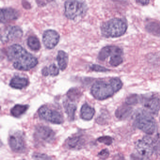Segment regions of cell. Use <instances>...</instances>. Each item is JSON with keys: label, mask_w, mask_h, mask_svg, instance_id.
<instances>
[{"label": "cell", "mask_w": 160, "mask_h": 160, "mask_svg": "<svg viewBox=\"0 0 160 160\" xmlns=\"http://www.w3.org/2000/svg\"><path fill=\"white\" fill-rule=\"evenodd\" d=\"M153 147L154 153L160 157V133L157 134L153 139Z\"/></svg>", "instance_id": "cell-26"}, {"label": "cell", "mask_w": 160, "mask_h": 160, "mask_svg": "<svg viewBox=\"0 0 160 160\" xmlns=\"http://www.w3.org/2000/svg\"><path fill=\"white\" fill-rule=\"evenodd\" d=\"M9 144L11 149L16 153H21L26 149L25 141L21 132H18L10 135Z\"/></svg>", "instance_id": "cell-9"}, {"label": "cell", "mask_w": 160, "mask_h": 160, "mask_svg": "<svg viewBox=\"0 0 160 160\" xmlns=\"http://www.w3.org/2000/svg\"><path fill=\"white\" fill-rule=\"evenodd\" d=\"M139 1V2H141V3L144 4H147L148 2H149V0H138Z\"/></svg>", "instance_id": "cell-34"}, {"label": "cell", "mask_w": 160, "mask_h": 160, "mask_svg": "<svg viewBox=\"0 0 160 160\" xmlns=\"http://www.w3.org/2000/svg\"><path fill=\"white\" fill-rule=\"evenodd\" d=\"M28 105L17 104L11 109V114L15 117L19 118L23 114L28 110Z\"/></svg>", "instance_id": "cell-21"}, {"label": "cell", "mask_w": 160, "mask_h": 160, "mask_svg": "<svg viewBox=\"0 0 160 160\" xmlns=\"http://www.w3.org/2000/svg\"><path fill=\"white\" fill-rule=\"evenodd\" d=\"M60 39L59 34L54 30L45 31L43 35V44L47 48L51 49L58 44Z\"/></svg>", "instance_id": "cell-12"}, {"label": "cell", "mask_w": 160, "mask_h": 160, "mask_svg": "<svg viewBox=\"0 0 160 160\" xmlns=\"http://www.w3.org/2000/svg\"><path fill=\"white\" fill-rule=\"evenodd\" d=\"M110 82L112 86L116 92L120 90L123 87V82L120 79L117 78H113L110 80Z\"/></svg>", "instance_id": "cell-27"}, {"label": "cell", "mask_w": 160, "mask_h": 160, "mask_svg": "<svg viewBox=\"0 0 160 160\" xmlns=\"http://www.w3.org/2000/svg\"><path fill=\"white\" fill-rule=\"evenodd\" d=\"M34 160H52L48 155L42 153H34L33 155Z\"/></svg>", "instance_id": "cell-30"}, {"label": "cell", "mask_w": 160, "mask_h": 160, "mask_svg": "<svg viewBox=\"0 0 160 160\" xmlns=\"http://www.w3.org/2000/svg\"><path fill=\"white\" fill-rule=\"evenodd\" d=\"M123 50L116 46H107L100 52L98 58L100 61H104L108 57H112L116 54H123Z\"/></svg>", "instance_id": "cell-14"}, {"label": "cell", "mask_w": 160, "mask_h": 160, "mask_svg": "<svg viewBox=\"0 0 160 160\" xmlns=\"http://www.w3.org/2000/svg\"><path fill=\"white\" fill-rule=\"evenodd\" d=\"M127 29L126 22L121 19L113 18L103 23L101 33L106 38H117L125 34Z\"/></svg>", "instance_id": "cell-3"}, {"label": "cell", "mask_w": 160, "mask_h": 160, "mask_svg": "<svg viewBox=\"0 0 160 160\" xmlns=\"http://www.w3.org/2000/svg\"><path fill=\"white\" fill-rule=\"evenodd\" d=\"M110 155V152L108 149H104L101 150V152L99 153L98 156L101 159L105 160L109 157Z\"/></svg>", "instance_id": "cell-33"}, {"label": "cell", "mask_w": 160, "mask_h": 160, "mask_svg": "<svg viewBox=\"0 0 160 160\" xmlns=\"http://www.w3.org/2000/svg\"><path fill=\"white\" fill-rule=\"evenodd\" d=\"M23 35V31L18 26H11L5 29L1 35V41L6 43L10 40L20 38Z\"/></svg>", "instance_id": "cell-11"}, {"label": "cell", "mask_w": 160, "mask_h": 160, "mask_svg": "<svg viewBox=\"0 0 160 160\" xmlns=\"http://www.w3.org/2000/svg\"><path fill=\"white\" fill-rule=\"evenodd\" d=\"M29 83L28 80L24 78L15 77L11 79L10 86L16 89H22L26 87Z\"/></svg>", "instance_id": "cell-19"}, {"label": "cell", "mask_w": 160, "mask_h": 160, "mask_svg": "<svg viewBox=\"0 0 160 160\" xmlns=\"http://www.w3.org/2000/svg\"></svg>", "instance_id": "cell-36"}, {"label": "cell", "mask_w": 160, "mask_h": 160, "mask_svg": "<svg viewBox=\"0 0 160 160\" xmlns=\"http://www.w3.org/2000/svg\"><path fill=\"white\" fill-rule=\"evenodd\" d=\"M80 96V91L77 88H71L67 93V96L71 101H75Z\"/></svg>", "instance_id": "cell-29"}, {"label": "cell", "mask_w": 160, "mask_h": 160, "mask_svg": "<svg viewBox=\"0 0 160 160\" xmlns=\"http://www.w3.org/2000/svg\"><path fill=\"white\" fill-rule=\"evenodd\" d=\"M27 45L32 50L38 51L40 48V42L35 37H30L27 39Z\"/></svg>", "instance_id": "cell-24"}, {"label": "cell", "mask_w": 160, "mask_h": 160, "mask_svg": "<svg viewBox=\"0 0 160 160\" xmlns=\"http://www.w3.org/2000/svg\"><path fill=\"white\" fill-rule=\"evenodd\" d=\"M144 107L147 112L152 115H157L160 109V99L156 95L142 98Z\"/></svg>", "instance_id": "cell-10"}, {"label": "cell", "mask_w": 160, "mask_h": 160, "mask_svg": "<svg viewBox=\"0 0 160 160\" xmlns=\"http://www.w3.org/2000/svg\"><path fill=\"white\" fill-rule=\"evenodd\" d=\"M59 70L55 64H53L49 66V68H44L42 70V74L45 77L48 76L55 77L59 74Z\"/></svg>", "instance_id": "cell-22"}, {"label": "cell", "mask_w": 160, "mask_h": 160, "mask_svg": "<svg viewBox=\"0 0 160 160\" xmlns=\"http://www.w3.org/2000/svg\"><path fill=\"white\" fill-rule=\"evenodd\" d=\"M147 31L153 35L160 36V22L157 21H149L146 25Z\"/></svg>", "instance_id": "cell-18"}, {"label": "cell", "mask_w": 160, "mask_h": 160, "mask_svg": "<svg viewBox=\"0 0 160 160\" xmlns=\"http://www.w3.org/2000/svg\"><path fill=\"white\" fill-rule=\"evenodd\" d=\"M95 113L94 108L85 103L82 106L80 111V117L83 119L90 120L93 118Z\"/></svg>", "instance_id": "cell-17"}, {"label": "cell", "mask_w": 160, "mask_h": 160, "mask_svg": "<svg viewBox=\"0 0 160 160\" xmlns=\"http://www.w3.org/2000/svg\"><path fill=\"white\" fill-rule=\"evenodd\" d=\"M85 140L82 135H76L69 138L66 141V147L69 149L79 150L85 145Z\"/></svg>", "instance_id": "cell-13"}, {"label": "cell", "mask_w": 160, "mask_h": 160, "mask_svg": "<svg viewBox=\"0 0 160 160\" xmlns=\"http://www.w3.org/2000/svg\"><path fill=\"white\" fill-rule=\"evenodd\" d=\"M57 62L61 70H64L66 68L68 63V55L63 51H59L57 56Z\"/></svg>", "instance_id": "cell-20"}, {"label": "cell", "mask_w": 160, "mask_h": 160, "mask_svg": "<svg viewBox=\"0 0 160 160\" xmlns=\"http://www.w3.org/2000/svg\"><path fill=\"white\" fill-rule=\"evenodd\" d=\"M65 112L70 121H73L75 118V114L77 106L74 103H68L65 106Z\"/></svg>", "instance_id": "cell-23"}, {"label": "cell", "mask_w": 160, "mask_h": 160, "mask_svg": "<svg viewBox=\"0 0 160 160\" xmlns=\"http://www.w3.org/2000/svg\"><path fill=\"white\" fill-rule=\"evenodd\" d=\"M141 98L137 95H130L126 98V103L127 105H135L139 103L140 100H141Z\"/></svg>", "instance_id": "cell-28"}, {"label": "cell", "mask_w": 160, "mask_h": 160, "mask_svg": "<svg viewBox=\"0 0 160 160\" xmlns=\"http://www.w3.org/2000/svg\"></svg>", "instance_id": "cell-35"}, {"label": "cell", "mask_w": 160, "mask_h": 160, "mask_svg": "<svg viewBox=\"0 0 160 160\" xmlns=\"http://www.w3.org/2000/svg\"><path fill=\"white\" fill-rule=\"evenodd\" d=\"M97 141L99 142L102 143H104V144L109 146L112 143L113 139L110 136H104L99 138Z\"/></svg>", "instance_id": "cell-31"}, {"label": "cell", "mask_w": 160, "mask_h": 160, "mask_svg": "<svg viewBox=\"0 0 160 160\" xmlns=\"http://www.w3.org/2000/svg\"><path fill=\"white\" fill-rule=\"evenodd\" d=\"M7 56L8 60L13 62L14 68L18 70L28 71L38 63L35 57L18 44H14L8 48Z\"/></svg>", "instance_id": "cell-1"}, {"label": "cell", "mask_w": 160, "mask_h": 160, "mask_svg": "<svg viewBox=\"0 0 160 160\" xmlns=\"http://www.w3.org/2000/svg\"><path fill=\"white\" fill-rule=\"evenodd\" d=\"M19 13L17 10L11 8H3L0 14L1 22L6 23L10 21L15 20L18 18Z\"/></svg>", "instance_id": "cell-15"}, {"label": "cell", "mask_w": 160, "mask_h": 160, "mask_svg": "<svg viewBox=\"0 0 160 160\" xmlns=\"http://www.w3.org/2000/svg\"><path fill=\"white\" fill-rule=\"evenodd\" d=\"M132 111V108L126 103L117 108L115 112V115L118 119L124 120L130 116Z\"/></svg>", "instance_id": "cell-16"}, {"label": "cell", "mask_w": 160, "mask_h": 160, "mask_svg": "<svg viewBox=\"0 0 160 160\" xmlns=\"http://www.w3.org/2000/svg\"><path fill=\"white\" fill-rule=\"evenodd\" d=\"M65 15L70 19L82 16L86 10L85 4L78 0H68L65 3Z\"/></svg>", "instance_id": "cell-6"}, {"label": "cell", "mask_w": 160, "mask_h": 160, "mask_svg": "<svg viewBox=\"0 0 160 160\" xmlns=\"http://www.w3.org/2000/svg\"><path fill=\"white\" fill-rule=\"evenodd\" d=\"M90 68L91 70L95 71V72H106L110 71V70L108 69V68H106L104 67L101 66L99 65H92L90 67Z\"/></svg>", "instance_id": "cell-32"}, {"label": "cell", "mask_w": 160, "mask_h": 160, "mask_svg": "<svg viewBox=\"0 0 160 160\" xmlns=\"http://www.w3.org/2000/svg\"><path fill=\"white\" fill-rule=\"evenodd\" d=\"M111 83L104 81H98L94 84L91 88V93L96 99L102 100L109 98L115 93Z\"/></svg>", "instance_id": "cell-5"}, {"label": "cell", "mask_w": 160, "mask_h": 160, "mask_svg": "<svg viewBox=\"0 0 160 160\" xmlns=\"http://www.w3.org/2000/svg\"><path fill=\"white\" fill-rule=\"evenodd\" d=\"M39 117L46 121L55 124H61L64 122L63 116L57 111L52 110L47 106L40 107L38 111Z\"/></svg>", "instance_id": "cell-7"}, {"label": "cell", "mask_w": 160, "mask_h": 160, "mask_svg": "<svg viewBox=\"0 0 160 160\" xmlns=\"http://www.w3.org/2000/svg\"><path fill=\"white\" fill-rule=\"evenodd\" d=\"M122 55L121 54H116L111 57L110 61V65L114 67L120 65L123 62Z\"/></svg>", "instance_id": "cell-25"}, {"label": "cell", "mask_w": 160, "mask_h": 160, "mask_svg": "<svg viewBox=\"0 0 160 160\" xmlns=\"http://www.w3.org/2000/svg\"><path fill=\"white\" fill-rule=\"evenodd\" d=\"M34 135L38 140L49 143L53 142L55 140L54 132L47 126H38L35 130Z\"/></svg>", "instance_id": "cell-8"}, {"label": "cell", "mask_w": 160, "mask_h": 160, "mask_svg": "<svg viewBox=\"0 0 160 160\" xmlns=\"http://www.w3.org/2000/svg\"><path fill=\"white\" fill-rule=\"evenodd\" d=\"M135 152L131 156V160H150L154 152L153 140L148 136L138 140L135 144Z\"/></svg>", "instance_id": "cell-2"}, {"label": "cell", "mask_w": 160, "mask_h": 160, "mask_svg": "<svg viewBox=\"0 0 160 160\" xmlns=\"http://www.w3.org/2000/svg\"><path fill=\"white\" fill-rule=\"evenodd\" d=\"M135 125L139 129L149 135L153 134L157 128L155 119L146 111H141L136 115Z\"/></svg>", "instance_id": "cell-4"}]
</instances>
